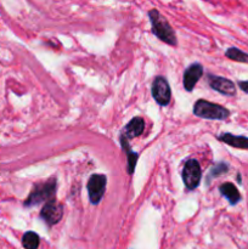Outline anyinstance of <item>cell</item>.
I'll return each instance as SVG.
<instances>
[{
    "label": "cell",
    "instance_id": "cell-13",
    "mask_svg": "<svg viewBox=\"0 0 248 249\" xmlns=\"http://www.w3.org/2000/svg\"><path fill=\"white\" fill-rule=\"evenodd\" d=\"M120 143H122L123 150L126 151L127 158H128V173L133 174L135 171V165L138 162V153H135L134 151H132L131 146L128 143V139H126L123 135H120Z\"/></svg>",
    "mask_w": 248,
    "mask_h": 249
},
{
    "label": "cell",
    "instance_id": "cell-3",
    "mask_svg": "<svg viewBox=\"0 0 248 249\" xmlns=\"http://www.w3.org/2000/svg\"><path fill=\"white\" fill-rule=\"evenodd\" d=\"M194 113L201 118L215 119V121H223L230 116V111L228 109L206 100H198L195 104Z\"/></svg>",
    "mask_w": 248,
    "mask_h": 249
},
{
    "label": "cell",
    "instance_id": "cell-11",
    "mask_svg": "<svg viewBox=\"0 0 248 249\" xmlns=\"http://www.w3.org/2000/svg\"><path fill=\"white\" fill-rule=\"evenodd\" d=\"M218 139L223 142L228 143L229 146L235 148H241V150H248V138L246 136H238V135H232V134H221L220 136H218Z\"/></svg>",
    "mask_w": 248,
    "mask_h": 249
},
{
    "label": "cell",
    "instance_id": "cell-10",
    "mask_svg": "<svg viewBox=\"0 0 248 249\" xmlns=\"http://www.w3.org/2000/svg\"><path fill=\"white\" fill-rule=\"evenodd\" d=\"M144 129H145V121L140 117H135L127 124L122 135L126 139L138 138L143 134Z\"/></svg>",
    "mask_w": 248,
    "mask_h": 249
},
{
    "label": "cell",
    "instance_id": "cell-9",
    "mask_svg": "<svg viewBox=\"0 0 248 249\" xmlns=\"http://www.w3.org/2000/svg\"><path fill=\"white\" fill-rule=\"evenodd\" d=\"M203 74V67L201 63H192L184 73V88L186 92H192Z\"/></svg>",
    "mask_w": 248,
    "mask_h": 249
},
{
    "label": "cell",
    "instance_id": "cell-2",
    "mask_svg": "<svg viewBox=\"0 0 248 249\" xmlns=\"http://www.w3.org/2000/svg\"><path fill=\"white\" fill-rule=\"evenodd\" d=\"M56 188L57 185L55 178L49 179L43 184H35L31 195L25 201V207H33V205H37L39 203L49 202L50 200L54 198Z\"/></svg>",
    "mask_w": 248,
    "mask_h": 249
},
{
    "label": "cell",
    "instance_id": "cell-7",
    "mask_svg": "<svg viewBox=\"0 0 248 249\" xmlns=\"http://www.w3.org/2000/svg\"><path fill=\"white\" fill-rule=\"evenodd\" d=\"M64 215V207L60 202H57L55 198L50 200L44 204V207L40 210V218L47 222L49 226L57 224L62 219Z\"/></svg>",
    "mask_w": 248,
    "mask_h": 249
},
{
    "label": "cell",
    "instance_id": "cell-17",
    "mask_svg": "<svg viewBox=\"0 0 248 249\" xmlns=\"http://www.w3.org/2000/svg\"><path fill=\"white\" fill-rule=\"evenodd\" d=\"M238 87L241 88L243 93L248 94V80L247 81H238Z\"/></svg>",
    "mask_w": 248,
    "mask_h": 249
},
{
    "label": "cell",
    "instance_id": "cell-6",
    "mask_svg": "<svg viewBox=\"0 0 248 249\" xmlns=\"http://www.w3.org/2000/svg\"><path fill=\"white\" fill-rule=\"evenodd\" d=\"M152 96L158 105L167 106L172 99V92L165 77H156L152 83Z\"/></svg>",
    "mask_w": 248,
    "mask_h": 249
},
{
    "label": "cell",
    "instance_id": "cell-12",
    "mask_svg": "<svg viewBox=\"0 0 248 249\" xmlns=\"http://www.w3.org/2000/svg\"><path fill=\"white\" fill-rule=\"evenodd\" d=\"M219 191H220L221 195L226 198V200L230 202V204L235 205L237 204L241 201V195L238 192L237 187H236L233 184L231 183H224L223 185L219 187Z\"/></svg>",
    "mask_w": 248,
    "mask_h": 249
},
{
    "label": "cell",
    "instance_id": "cell-1",
    "mask_svg": "<svg viewBox=\"0 0 248 249\" xmlns=\"http://www.w3.org/2000/svg\"><path fill=\"white\" fill-rule=\"evenodd\" d=\"M149 17H150L151 25H152L153 34H155L160 40L165 42V44L175 47V45L178 44V40L174 30L170 27L168 21L158 13V10H156V9L150 10Z\"/></svg>",
    "mask_w": 248,
    "mask_h": 249
},
{
    "label": "cell",
    "instance_id": "cell-4",
    "mask_svg": "<svg viewBox=\"0 0 248 249\" xmlns=\"http://www.w3.org/2000/svg\"><path fill=\"white\" fill-rule=\"evenodd\" d=\"M106 184H107V178L103 174H93L90 176L86 187H88L89 200L93 204H99L102 200L106 191Z\"/></svg>",
    "mask_w": 248,
    "mask_h": 249
},
{
    "label": "cell",
    "instance_id": "cell-16",
    "mask_svg": "<svg viewBox=\"0 0 248 249\" xmlns=\"http://www.w3.org/2000/svg\"><path fill=\"white\" fill-rule=\"evenodd\" d=\"M229 171V167L226 163H219V164L214 165L213 168L211 169V171H209V179H213V178H216V176H219L220 174H224L226 173V171Z\"/></svg>",
    "mask_w": 248,
    "mask_h": 249
},
{
    "label": "cell",
    "instance_id": "cell-15",
    "mask_svg": "<svg viewBox=\"0 0 248 249\" xmlns=\"http://www.w3.org/2000/svg\"><path fill=\"white\" fill-rule=\"evenodd\" d=\"M225 56L228 59L232 60L236 62H242V63H248V54L241 51L237 47H230V49L226 50Z\"/></svg>",
    "mask_w": 248,
    "mask_h": 249
},
{
    "label": "cell",
    "instance_id": "cell-8",
    "mask_svg": "<svg viewBox=\"0 0 248 249\" xmlns=\"http://www.w3.org/2000/svg\"><path fill=\"white\" fill-rule=\"evenodd\" d=\"M207 80H208L209 87L215 92L226 95V96H235L236 95V87L233 84V81H231L230 79L209 74Z\"/></svg>",
    "mask_w": 248,
    "mask_h": 249
},
{
    "label": "cell",
    "instance_id": "cell-14",
    "mask_svg": "<svg viewBox=\"0 0 248 249\" xmlns=\"http://www.w3.org/2000/svg\"><path fill=\"white\" fill-rule=\"evenodd\" d=\"M40 238L35 232L28 231L22 237V246L25 249H38Z\"/></svg>",
    "mask_w": 248,
    "mask_h": 249
},
{
    "label": "cell",
    "instance_id": "cell-5",
    "mask_svg": "<svg viewBox=\"0 0 248 249\" xmlns=\"http://www.w3.org/2000/svg\"><path fill=\"white\" fill-rule=\"evenodd\" d=\"M202 173L199 163L196 159H190L185 163L182 169V180L187 190H195L199 185Z\"/></svg>",
    "mask_w": 248,
    "mask_h": 249
}]
</instances>
